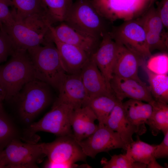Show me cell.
<instances>
[{"mask_svg": "<svg viewBox=\"0 0 168 168\" xmlns=\"http://www.w3.org/2000/svg\"><path fill=\"white\" fill-rule=\"evenodd\" d=\"M11 56L0 66V89L3 99L15 100L23 86L35 78L27 50H15Z\"/></svg>", "mask_w": 168, "mask_h": 168, "instance_id": "1", "label": "cell"}, {"mask_svg": "<svg viewBox=\"0 0 168 168\" xmlns=\"http://www.w3.org/2000/svg\"><path fill=\"white\" fill-rule=\"evenodd\" d=\"M35 79L44 82L58 91L67 75L58 51L52 40L27 50Z\"/></svg>", "mask_w": 168, "mask_h": 168, "instance_id": "2", "label": "cell"}, {"mask_svg": "<svg viewBox=\"0 0 168 168\" xmlns=\"http://www.w3.org/2000/svg\"><path fill=\"white\" fill-rule=\"evenodd\" d=\"M107 21L98 12L91 0H75L63 22L77 30L101 39L111 29Z\"/></svg>", "mask_w": 168, "mask_h": 168, "instance_id": "3", "label": "cell"}, {"mask_svg": "<svg viewBox=\"0 0 168 168\" xmlns=\"http://www.w3.org/2000/svg\"><path fill=\"white\" fill-rule=\"evenodd\" d=\"M52 88L48 84L35 79L25 84L17 95L18 110L22 119L29 123L50 104Z\"/></svg>", "mask_w": 168, "mask_h": 168, "instance_id": "4", "label": "cell"}, {"mask_svg": "<svg viewBox=\"0 0 168 168\" xmlns=\"http://www.w3.org/2000/svg\"><path fill=\"white\" fill-rule=\"evenodd\" d=\"M74 110L70 105L54 101L48 112L30 125L26 131V135L31 138L40 131L52 133L58 137L72 135L71 120Z\"/></svg>", "mask_w": 168, "mask_h": 168, "instance_id": "5", "label": "cell"}, {"mask_svg": "<svg viewBox=\"0 0 168 168\" xmlns=\"http://www.w3.org/2000/svg\"><path fill=\"white\" fill-rule=\"evenodd\" d=\"M7 168H33L46 156L42 143L23 142L15 138L3 150Z\"/></svg>", "mask_w": 168, "mask_h": 168, "instance_id": "6", "label": "cell"}, {"mask_svg": "<svg viewBox=\"0 0 168 168\" xmlns=\"http://www.w3.org/2000/svg\"><path fill=\"white\" fill-rule=\"evenodd\" d=\"M109 33L115 42L143 59L152 55L148 48L145 30L137 19L124 21L119 26H112Z\"/></svg>", "mask_w": 168, "mask_h": 168, "instance_id": "7", "label": "cell"}, {"mask_svg": "<svg viewBox=\"0 0 168 168\" xmlns=\"http://www.w3.org/2000/svg\"><path fill=\"white\" fill-rule=\"evenodd\" d=\"M42 145L44 154L51 161L71 163L86 161L87 156L73 135L59 136L51 142L42 143Z\"/></svg>", "mask_w": 168, "mask_h": 168, "instance_id": "8", "label": "cell"}, {"mask_svg": "<svg viewBox=\"0 0 168 168\" xmlns=\"http://www.w3.org/2000/svg\"><path fill=\"white\" fill-rule=\"evenodd\" d=\"M98 126L97 129L88 137L77 141L87 156L94 158L99 153L117 148L126 150L127 145L117 132L105 125Z\"/></svg>", "mask_w": 168, "mask_h": 168, "instance_id": "9", "label": "cell"}, {"mask_svg": "<svg viewBox=\"0 0 168 168\" xmlns=\"http://www.w3.org/2000/svg\"><path fill=\"white\" fill-rule=\"evenodd\" d=\"M0 29L8 36L15 50H27L52 40L51 31L48 34L40 33L14 18L9 24L0 26Z\"/></svg>", "mask_w": 168, "mask_h": 168, "instance_id": "10", "label": "cell"}, {"mask_svg": "<svg viewBox=\"0 0 168 168\" xmlns=\"http://www.w3.org/2000/svg\"><path fill=\"white\" fill-rule=\"evenodd\" d=\"M110 85L112 93L119 101L128 98L149 103L153 99L149 86L140 79L113 75Z\"/></svg>", "mask_w": 168, "mask_h": 168, "instance_id": "11", "label": "cell"}, {"mask_svg": "<svg viewBox=\"0 0 168 168\" xmlns=\"http://www.w3.org/2000/svg\"><path fill=\"white\" fill-rule=\"evenodd\" d=\"M50 31L52 39L58 51L66 73L72 74L81 72L91 55L78 47L60 41Z\"/></svg>", "mask_w": 168, "mask_h": 168, "instance_id": "12", "label": "cell"}, {"mask_svg": "<svg viewBox=\"0 0 168 168\" xmlns=\"http://www.w3.org/2000/svg\"><path fill=\"white\" fill-rule=\"evenodd\" d=\"M50 29L59 40L78 47L90 55L96 51L101 40L77 30L64 22Z\"/></svg>", "mask_w": 168, "mask_h": 168, "instance_id": "13", "label": "cell"}, {"mask_svg": "<svg viewBox=\"0 0 168 168\" xmlns=\"http://www.w3.org/2000/svg\"><path fill=\"white\" fill-rule=\"evenodd\" d=\"M58 92L55 101L70 105L74 110L83 106L88 98L81 72L67 74Z\"/></svg>", "mask_w": 168, "mask_h": 168, "instance_id": "14", "label": "cell"}, {"mask_svg": "<svg viewBox=\"0 0 168 168\" xmlns=\"http://www.w3.org/2000/svg\"><path fill=\"white\" fill-rule=\"evenodd\" d=\"M117 46V44L108 32L103 35L97 49L91 55L97 67L110 84L113 75Z\"/></svg>", "mask_w": 168, "mask_h": 168, "instance_id": "15", "label": "cell"}, {"mask_svg": "<svg viewBox=\"0 0 168 168\" xmlns=\"http://www.w3.org/2000/svg\"><path fill=\"white\" fill-rule=\"evenodd\" d=\"M81 76L88 98L113 93L110 84L97 67L91 55L82 68Z\"/></svg>", "mask_w": 168, "mask_h": 168, "instance_id": "16", "label": "cell"}, {"mask_svg": "<svg viewBox=\"0 0 168 168\" xmlns=\"http://www.w3.org/2000/svg\"><path fill=\"white\" fill-rule=\"evenodd\" d=\"M116 43L118 46L113 75L123 78L140 79L138 75V68L145 60L122 44Z\"/></svg>", "mask_w": 168, "mask_h": 168, "instance_id": "17", "label": "cell"}, {"mask_svg": "<svg viewBox=\"0 0 168 168\" xmlns=\"http://www.w3.org/2000/svg\"><path fill=\"white\" fill-rule=\"evenodd\" d=\"M132 99L124 102L122 105L126 116L136 130V133L141 135L147 131V124L152 112V107L149 103Z\"/></svg>", "mask_w": 168, "mask_h": 168, "instance_id": "18", "label": "cell"}, {"mask_svg": "<svg viewBox=\"0 0 168 168\" xmlns=\"http://www.w3.org/2000/svg\"><path fill=\"white\" fill-rule=\"evenodd\" d=\"M95 114L87 106L74 110L72 117L73 135L77 141L83 140L90 136L98 128Z\"/></svg>", "mask_w": 168, "mask_h": 168, "instance_id": "19", "label": "cell"}, {"mask_svg": "<svg viewBox=\"0 0 168 168\" xmlns=\"http://www.w3.org/2000/svg\"><path fill=\"white\" fill-rule=\"evenodd\" d=\"M111 130L117 132L127 145L133 140L132 136L136 130L127 119L122 105L119 101L106 119L104 124Z\"/></svg>", "mask_w": 168, "mask_h": 168, "instance_id": "20", "label": "cell"}, {"mask_svg": "<svg viewBox=\"0 0 168 168\" xmlns=\"http://www.w3.org/2000/svg\"><path fill=\"white\" fill-rule=\"evenodd\" d=\"M157 146L141 141L138 135L135 141L127 145L126 154L133 161L146 165L147 168H164L157 162L154 156Z\"/></svg>", "mask_w": 168, "mask_h": 168, "instance_id": "21", "label": "cell"}, {"mask_svg": "<svg viewBox=\"0 0 168 168\" xmlns=\"http://www.w3.org/2000/svg\"><path fill=\"white\" fill-rule=\"evenodd\" d=\"M119 101L113 93L102 95L88 98L83 106L90 108L96 117L98 125H102Z\"/></svg>", "mask_w": 168, "mask_h": 168, "instance_id": "22", "label": "cell"}, {"mask_svg": "<svg viewBox=\"0 0 168 168\" xmlns=\"http://www.w3.org/2000/svg\"><path fill=\"white\" fill-rule=\"evenodd\" d=\"M149 103L152 110L147 124L153 135L156 136L161 132L164 135L168 132V104L154 99Z\"/></svg>", "mask_w": 168, "mask_h": 168, "instance_id": "23", "label": "cell"}, {"mask_svg": "<svg viewBox=\"0 0 168 168\" xmlns=\"http://www.w3.org/2000/svg\"><path fill=\"white\" fill-rule=\"evenodd\" d=\"M141 66L147 75L149 87L153 99L168 104V74H157L151 72L147 68L145 61Z\"/></svg>", "mask_w": 168, "mask_h": 168, "instance_id": "24", "label": "cell"}, {"mask_svg": "<svg viewBox=\"0 0 168 168\" xmlns=\"http://www.w3.org/2000/svg\"><path fill=\"white\" fill-rule=\"evenodd\" d=\"M16 14L21 17L35 16L50 19L47 8L42 0H9Z\"/></svg>", "mask_w": 168, "mask_h": 168, "instance_id": "25", "label": "cell"}, {"mask_svg": "<svg viewBox=\"0 0 168 168\" xmlns=\"http://www.w3.org/2000/svg\"><path fill=\"white\" fill-rule=\"evenodd\" d=\"M144 28L162 35H168L162 21L153 5L139 18L137 19Z\"/></svg>", "mask_w": 168, "mask_h": 168, "instance_id": "26", "label": "cell"}, {"mask_svg": "<svg viewBox=\"0 0 168 168\" xmlns=\"http://www.w3.org/2000/svg\"><path fill=\"white\" fill-rule=\"evenodd\" d=\"M16 129L5 114L0 109V150H3L13 139L16 138Z\"/></svg>", "mask_w": 168, "mask_h": 168, "instance_id": "27", "label": "cell"}, {"mask_svg": "<svg viewBox=\"0 0 168 168\" xmlns=\"http://www.w3.org/2000/svg\"><path fill=\"white\" fill-rule=\"evenodd\" d=\"M53 24L63 22L69 7L66 0H43Z\"/></svg>", "mask_w": 168, "mask_h": 168, "instance_id": "28", "label": "cell"}, {"mask_svg": "<svg viewBox=\"0 0 168 168\" xmlns=\"http://www.w3.org/2000/svg\"><path fill=\"white\" fill-rule=\"evenodd\" d=\"M104 168H145V164L134 162L125 154L114 155L109 161L103 158L101 161Z\"/></svg>", "mask_w": 168, "mask_h": 168, "instance_id": "29", "label": "cell"}, {"mask_svg": "<svg viewBox=\"0 0 168 168\" xmlns=\"http://www.w3.org/2000/svg\"><path fill=\"white\" fill-rule=\"evenodd\" d=\"M147 68L153 72L159 74H168V54L163 52L151 55L146 63Z\"/></svg>", "mask_w": 168, "mask_h": 168, "instance_id": "30", "label": "cell"}, {"mask_svg": "<svg viewBox=\"0 0 168 168\" xmlns=\"http://www.w3.org/2000/svg\"><path fill=\"white\" fill-rule=\"evenodd\" d=\"M145 30L147 42L150 53L152 54L155 50L167 53L168 48V35H162Z\"/></svg>", "mask_w": 168, "mask_h": 168, "instance_id": "31", "label": "cell"}, {"mask_svg": "<svg viewBox=\"0 0 168 168\" xmlns=\"http://www.w3.org/2000/svg\"><path fill=\"white\" fill-rule=\"evenodd\" d=\"M15 51L11 41L5 32L0 29V63L5 61Z\"/></svg>", "mask_w": 168, "mask_h": 168, "instance_id": "32", "label": "cell"}, {"mask_svg": "<svg viewBox=\"0 0 168 168\" xmlns=\"http://www.w3.org/2000/svg\"><path fill=\"white\" fill-rule=\"evenodd\" d=\"M10 6L11 5L9 0H0V26L8 24L13 20Z\"/></svg>", "mask_w": 168, "mask_h": 168, "instance_id": "33", "label": "cell"}, {"mask_svg": "<svg viewBox=\"0 0 168 168\" xmlns=\"http://www.w3.org/2000/svg\"><path fill=\"white\" fill-rule=\"evenodd\" d=\"M156 8L165 28H168V0H161Z\"/></svg>", "mask_w": 168, "mask_h": 168, "instance_id": "34", "label": "cell"}, {"mask_svg": "<svg viewBox=\"0 0 168 168\" xmlns=\"http://www.w3.org/2000/svg\"><path fill=\"white\" fill-rule=\"evenodd\" d=\"M162 142L157 145L155 150L154 156L156 159L167 158L168 156V132L164 135Z\"/></svg>", "mask_w": 168, "mask_h": 168, "instance_id": "35", "label": "cell"}, {"mask_svg": "<svg viewBox=\"0 0 168 168\" xmlns=\"http://www.w3.org/2000/svg\"><path fill=\"white\" fill-rule=\"evenodd\" d=\"M44 168H90L91 167L87 164L79 165L77 164L68 163H56L48 160L44 164Z\"/></svg>", "mask_w": 168, "mask_h": 168, "instance_id": "36", "label": "cell"}, {"mask_svg": "<svg viewBox=\"0 0 168 168\" xmlns=\"http://www.w3.org/2000/svg\"><path fill=\"white\" fill-rule=\"evenodd\" d=\"M3 150H0V168H7L6 163L3 155Z\"/></svg>", "mask_w": 168, "mask_h": 168, "instance_id": "37", "label": "cell"}, {"mask_svg": "<svg viewBox=\"0 0 168 168\" xmlns=\"http://www.w3.org/2000/svg\"><path fill=\"white\" fill-rule=\"evenodd\" d=\"M3 100V98L0 89V109L3 108L2 103Z\"/></svg>", "mask_w": 168, "mask_h": 168, "instance_id": "38", "label": "cell"}, {"mask_svg": "<svg viewBox=\"0 0 168 168\" xmlns=\"http://www.w3.org/2000/svg\"><path fill=\"white\" fill-rule=\"evenodd\" d=\"M69 7L71 6L73 3L72 0H66Z\"/></svg>", "mask_w": 168, "mask_h": 168, "instance_id": "39", "label": "cell"}, {"mask_svg": "<svg viewBox=\"0 0 168 168\" xmlns=\"http://www.w3.org/2000/svg\"></svg>", "mask_w": 168, "mask_h": 168, "instance_id": "40", "label": "cell"}]
</instances>
